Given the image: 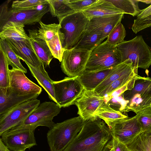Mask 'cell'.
I'll return each instance as SVG.
<instances>
[{
	"label": "cell",
	"mask_w": 151,
	"mask_h": 151,
	"mask_svg": "<svg viewBox=\"0 0 151 151\" xmlns=\"http://www.w3.org/2000/svg\"><path fill=\"white\" fill-rule=\"evenodd\" d=\"M110 129L98 117L84 121L79 132L63 151H102L111 139Z\"/></svg>",
	"instance_id": "1"
},
{
	"label": "cell",
	"mask_w": 151,
	"mask_h": 151,
	"mask_svg": "<svg viewBox=\"0 0 151 151\" xmlns=\"http://www.w3.org/2000/svg\"><path fill=\"white\" fill-rule=\"evenodd\" d=\"M84 122L79 116L55 124L47 133L50 151H63L79 132Z\"/></svg>",
	"instance_id": "2"
},
{
	"label": "cell",
	"mask_w": 151,
	"mask_h": 151,
	"mask_svg": "<svg viewBox=\"0 0 151 151\" xmlns=\"http://www.w3.org/2000/svg\"><path fill=\"white\" fill-rule=\"evenodd\" d=\"M122 62L130 60L134 68L147 69L151 65V49L141 35L116 46Z\"/></svg>",
	"instance_id": "3"
},
{
	"label": "cell",
	"mask_w": 151,
	"mask_h": 151,
	"mask_svg": "<svg viewBox=\"0 0 151 151\" xmlns=\"http://www.w3.org/2000/svg\"><path fill=\"white\" fill-rule=\"evenodd\" d=\"M89 19L82 12H74L58 19L64 35L65 50L76 46L86 31Z\"/></svg>",
	"instance_id": "4"
},
{
	"label": "cell",
	"mask_w": 151,
	"mask_h": 151,
	"mask_svg": "<svg viewBox=\"0 0 151 151\" xmlns=\"http://www.w3.org/2000/svg\"><path fill=\"white\" fill-rule=\"evenodd\" d=\"M122 62L116 46L106 40L93 50L87 63V71H96L113 67Z\"/></svg>",
	"instance_id": "5"
},
{
	"label": "cell",
	"mask_w": 151,
	"mask_h": 151,
	"mask_svg": "<svg viewBox=\"0 0 151 151\" xmlns=\"http://www.w3.org/2000/svg\"><path fill=\"white\" fill-rule=\"evenodd\" d=\"M60 109L54 102H44L40 104L25 120L10 129L27 128L36 129L39 126L50 129L55 124L53 119L60 113Z\"/></svg>",
	"instance_id": "6"
},
{
	"label": "cell",
	"mask_w": 151,
	"mask_h": 151,
	"mask_svg": "<svg viewBox=\"0 0 151 151\" xmlns=\"http://www.w3.org/2000/svg\"><path fill=\"white\" fill-rule=\"evenodd\" d=\"M52 83L56 104L60 108L74 104L84 89L78 76L65 77L60 81H53Z\"/></svg>",
	"instance_id": "7"
},
{
	"label": "cell",
	"mask_w": 151,
	"mask_h": 151,
	"mask_svg": "<svg viewBox=\"0 0 151 151\" xmlns=\"http://www.w3.org/2000/svg\"><path fill=\"white\" fill-rule=\"evenodd\" d=\"M10 2L6 1L0 6V29L9 21L20 22L24 25L34 24L41 21L44 15L49 12L48 4L41 9L12 12L8 10Z\"/></svg>",
	"instance_id": "8"
},
{
	"label": "cell",
	"mask_w": 151,
	"mask_h": 151,
	"mask_svg": "<svg viewBox=\"0 0 151 151\" xmlns=\"http://www.w3.org/2000/svg\"><path fill=\"white\" fill-rule=\"evenodd\" d=\"M35 129L27 128L9 130L0 135V139L10 151H25L37 145L34 136Z\"/></svg>",
	"instance_id": "9"
},
{
	"label": "cell",
	"mask_w": 151,
	"mask_h": 151,
	"mask_svg": "<svg viewBox=\"0 0 151 151\" xmlns=\"http://www.w3.org/2000/svg\"><path fill=\"white\" fill-rule=\"evenodd\" d=\"M40 102L37 99L28 100L0 114V135L25 120Z\"/></svg>",
	"instance_id": "10"
},
{
	"label": "cell",
	"mask_w": 151,
	"mask_h": 151,
	"mask_svg": "<svg viewBox=\"0 0 151 151\" xmlns=\"http://www.w3.org/2000/svg\"><path fill=\"white\" fill-rule=\"evenodd\" d=\"M91 52L75 48L65 50L60 65L63 72L69 77L80 75L85 70Z\"/></svg>",
	"instance_id": "11"
},
{
	"label": "cell",
	"mask_w": 151,
	"mask_h": 151,
	"mask_svg": "<svg viewBox=\"0 0 151 151\" xmlns=\"http://www.w3.org/2000/svg\"><path fill=\"white\" fill-rule=\"evenodd\" d=\"M139 114L114 122L110 129L112 137L127 146L143 132L139 120Z\"/></svg>",
	"instance_id": "12"
},
{
	"label": "cell",
	"mask_w": 151,
	"mask_h": 151,
	"mask_svg": "<svg viewBox=\"0 0 151 151\" xmlns=\"http://www.w3.org/2000/svg\"><path fill=\"white\" fill-rule=\"evenodd\" d=\"M104 99V96H100L93 90L84 89L74 103L78 109V114L84 121L96 117L94 113Z\"/></svg>",
	"instance_id": "13"
},
{
	"label": "cell",
	"mask_w": 151,
	"mask_h": 151,
	"mask_svg": "<svg viewBox=\"0 0 151 151\" xmlns=\"http://www.w3.org/2000/svg\"><path fill=\"white\" fill-rule=\"evenodd\" d=\"M9 87L13 92L19 95H39L42 91V88L28 78L22 71L12 68L9 70Z\"/></svg>",
	"instance_id": "14"
},
{
	"label": "cell",
	"mask_w": 151,
	"mask_h": 151,
	"mask_svg": "<svg viewBox=\"0 0 151 151\" xmlns=\"http://www.w3.org/2000/svg\"><path fill=\"white\" fill-rule=\"evenodd\" d=\"M124 14L90 18L86 32L102 34L106 38L112 30L121 23Z\"/></svg>",
	"instance_id": "15"
},
{
	"label": "cell",
	"mask_w": 151,
	"mask_h": 151,
	"mask_svg": "<svg viewBox=\"0 0 151 151\" xmlns=\"http://www.w3.org/2000/svg\"><path fill=\"white\" fill-rule=\"evenodd\" d=\"M39 95L37 94L19 95L13 92L9 87H0V114L25 101L36 99Z\"/></svg>",
	"instance_id": "16"
},
{
	"label": "cell",
	"mask_w": 151,
	"mask_h": 151,
	"mask_svg": "<svg viewBox=\"0 0 151 151\" xmlns=\"http://www.w3.org/2000/svg\"><path fill=\"white\" fill-rule=\"evenodd\" d=\"M24 27V25L21 23L8 22L0 29V39H8L23 42L33 50L29 42L30 38L26 33Z\"/></svg>",
	"instance_id": "17"
},
{
	"label": "cell",
	"mask_w": 151,
	"mask_h": 151,
	"mask_svg": "<svg viewBox=\"0 0 151 151\" xmlns=\"http://www.w3.org/2000/svg\"><path fill=\"white\" fill-rule=\"evenodd\" d=\"M137 69L134 68L130 60H126L113 68L105 79L93 90L94 92L100 94L119 78Z\"/></svg>",
	"instance_id": "18"
},
{
	"label": "cell",
	"mask_w": 151,
	"mask_h": 151,
	"mask_svg": "<svg viewBox=\"0 0 151 151\" xmlns=\"http://www.w3.org/2000/svg\"><path fill=\"white\" fill-rule=\"evenodd\" d=\"M5 40L20 59L26 63L35 67L43 64L33 50L24 42L8 39Z\"/></svg>",
	"instance_id": "19"
},
{
	"label": "cell",
	"mask_w": 151,
	"mask_h": 151,
	"mask_svg": "<svg viewBox=\"0 0 151 151\" xmlns=\"http://www.w3.org/2000/svg\"><path fill=\"white\" fill-rule=\"evenodd\" d=\"M28 31L29 42L33 51L46 67H49L53 57L46 42L38 37L35 29Z\"/></svg>",
	"instance_id": "20"
},
{
	"label": "cell",
	"mask_w": 151,
	"mask_h": 151,
	"mask_svg": "<svg viewBox=\"0 0 151 151\" xmlns=\"http://www.w3.org/2000/svg\"><path fill=\"white\" fill-rule=\"evenodd\" d=\"M83 12L88 18L112 16L124 13L108 0H99Z\"/></svg>",
	"instance_id": "21"
},
{
	"label": "cell",
	"mask_w": 151,
	"mask_h": 151,
	"mask_svg": "<svg viewBox=\"0 0 151 151\" xmlns=\"http://www.w3.org/2000/svg\"><path fill=\"white\" fill-rule=\"evenodd\" d=\"M32 75L47 93L49 98L56 103L52 80L45 70L43 64L38 67H34L26 63Z\"/></svg>",
	"instance_id": "22"
},
{
	"label": "cell",
	"mask_w": 151,
	"mask_h": 151,
	"mask_svg": "<svg viewBox=\"0 0 151 151\" xmlns=\"http://www.w3.org/2000/svg\"><path fill=\"white\" fill-rule=\"evenodd\" d=\"M113 67L96 71L84 70L78 76L84 89L93 90L105 79Z\"/></svg>",
	"instance_id": "23"
},
{
	"label": "cell",
	"mask_w": 151,
	"mask_h": 151,
	"mask_svg": "<svg viewBox=\"0 0 151 151\" xmlns=\"http://www.w3.org/2000/svg\"><path fill=\"white\" fill-rule=\"evenodd\" d=\"M94 116L103 120L110 129L114 122L128 117L122 112L113 109L104 101L96 111Z\"/></svg>",
	"instance_id": "24"
},
{
	"label": "cell",
	"mask_w": 151,
	"mask_h": 151,
	"mask_svg": "<svg viewBox=\"0 0 151 151\" xmlns=\"http://www.w3.org/2000/svg\"><path fill=\"white\" fill-rule=\"evenodd\" d=\"M126 112L132 111L136 114L139 112L150 107L151 90L135 94L129 101Z\"/></svg>",
	"instance_id": "25"
},
{
	"label": "cell",
	"mask_w": 151,
	"mask_h": 151,
	"mask_svg": "<svg viewBox=\"0 0 151 151\" xmlns=\"http://www.w3.org/2000/svg\"><path fill=\"white\" fill-rule=\"evenodd\" d=\"M106 38L101 34L85 32L75 48L91 52L99 45Z\"/></svg>",
	"instance_id": "26"
},
{
	"label": "cell",
	"mask_w": 151,
	"mask_h": 151,
	"mask_svg": "<svg viewBox=\"0 0 151 151\" xmlns=\"http://www.w3.org/2000/svg\"><path fill=\"white\" fill-rule=\"evenodd\" d=\"M47 1L51 14L58 19L75 12L69 5V0H47Z\"/></svg>",
	"instance_id": "27"
},
{
	"label": "cell",
	"mask_w": 151,
	"mask_h": 151,
	"mask_svg": "<svg viewBox=\"0 0 151 151\" xmlns=\"http://www.w3.org/2000/svg\"><path fill=\"white\" fill-rule=\"evenodd\" d=\"M151 90V78L137 75L132 88L126 91L122 95L125 100L129 101L135 94Z\"/></svg>",
	"instance_id": "28"
},
{
	"label": "cell",
	"mask_w": 151,
	"mask_h": 151,
	"mask_svg": "<svg viewBox=\"0 0 151 151\" xmlns=\"http://www.w3.org/2000/svg\"><path fill=\"white\" fill-rule=\"evenodd\" d=\"M40 26L37 30H35L37 36L40 39L46 42L48 41L57 34H63L61 32V27L59 24L53 23L45 24L40 21Z\"/></svg>",
	"instance_id": "29"
},
{
	"label": "cell",
	"mask_w": 151,
	"mask_h": 151,
	"mask_svg": "<svg viewBox=\"0 0 151 151\" xmlns=\"http://www.w3.org/2000/svg\"><path fill=\"white\" fill-rule=\"evenodd\" d=\"M151 27V4L141 10L139 13L134 20L132 29L136 34L139 32Z\"/></svg>",
	"instance_id": "30"
},
{
	"label": "cell",
	"mask_w": 151,
	"mask_h": 151,
	"mask_svg": "<svg viewBox=\"0 0 151 151\" xmlns=\"http://www.w3.org/2000/svg\"><path fill=\"white\" fill-rule=\"evenodd\" d=\"M0 48L5 53L8 59L9 65L12 66V68L19 69L25 73H27V70L22 65L20 59L5 40L0 39Z\"/></svg>",
	"instance_id": "31"
},
{
	"label": "cell",
	"mask_w": 151,
	"mask_h": 151,
	"mask_svg": "<svg viewBox=\"0 0 151 151\" xmlns=\"http://www.w3.org/2000/svg\"><path fill=\"white\" fill-rule=\"evenodd\" d=\"M115 7L122 11L124 14L133 17L137 16L140 12L138 0H108Z\"/></svg>",
	"instance_id": "32"
},
{
	"label": "cell",
	"mask_w": 151,
	"mask_h": 151,
	"mask_svg": "<svg viewBox=\"0 0 151 151\" xmlns=\"http://www.w3.org/2000/svg\"><path fill=\"white\" fill-rule=\"evenodd\" d=\"M64 35L58 33L50 40L46 41L53 57L61 62L65 50L63 47Z\"/></svg>",
	"instance_id": "33"
},
{
	"label": "cell",
	"mask_w": 151,
	"mask_h": 151,
	"mask_svg": "<svg viewBox=\"0 0 151 151\" xmlns=\"http://www.w3.org/2000/svg\"><path fill=\"white\" fill-rule=\"evenodd\" d=\"M127 146L130 151H150L151 134L142 132Z\"/></svg>",
	"instance_id": "34"
},
{
	"label": "cell",
	"mask_w": 151,
	"mask_h": 151,
	"mask_svg": "<svg viewBox=\"0 0 151 151\" xmlns=\"http://www.w3.org/2000/svg\"><path fill=\"white\" fill-rule=\"evenodd\" d=\"M48 4L47 0H16L13 1L11 9L9 10L12 12L36 9L38 7Z\"/></svg>",
	"instance_id": "35"
},
{
	"label": "cell",
	"mask_w": 151,
	"mask_h": 151,
	"mask_svg": "<svg viewBox=\"0 0 151 151\" xmlns=\"http://www.w3.org/2000/svg\"><path fill=\"white\" fill-rule=\"evenodd\" d=\"M9 64L5 53L0 48V87L9 86Z\"/></svg>",
	"instance_id": "36"
},
{
	"label": "cell",
	"mask_w": 151,
	"mask_h": 151,
	"mask_svg": "<svg viewBox=\"0 0 151 151\" xmlns=\"http://www.w3.org/2000/svg\"><path fill=\"white\" fill-rule=\"evenodd\" d=\"M137 70H136L121 76L112 82L99 95L104 96L123 86L137 75Z\"/></svg>",
	"instance_id": "37"
},
{
	"label": "cell",
	"mask_w": 151,
	"mask_h": 151,
	"mask_svg": "<svg viewBox=\"0 0 151 151\" xmlns=\"http://www.w3.org/2000/svg\"><path fill=\"white\" fill-rule=\"evenodd\" d=\"M126 35L125 28L123 24L120 23L112 30L106 41L109 44L117 46L124 41Z\"/></svg>",
	"instance_id": "38"
},
{
	"label": "cell",
	"mask_w": 151,
	"mask_h": 151,
	"mask_svg": "<svg viewBox=\"0 0 151 151\" xmlns=\"http://www.w3.org/2000/svg\"><path fill=\"white\" fill-rule=\"evenodd\" d=\"M137 113L139 114V120L143 132L151 134V107L145 109Z\"/></svg>",
	"instance_id": "39"
},
{
	"label": "cell",
	"mask_w": 151,
	"mask_h": 151,
	"mask_svg": "<svg viewBox=\"0 0 151 151\" xmlns=\"http://www.w3.org/2000/svg\"><path fill=\"white\" fill-rule=\"evenodd\" d=\"M99 0H69L68 4L75 12H83L89 8Z\"/></svg>",
	"instance_id": "40"
},
{
	"label": "cell",
	"mask_w": 151,
	"mask_h": 151,
	"mask_svg": "<svg viewBox=\"0 0 151 151\" xmlns=\"http://www.w3.org/2000/svg\"><path fill=\"white\" fill-rule=\"evenodd\" d=\"M129 101L125 100L122 94L110 99L106 104L113 109L121 112H126Z\"/></svg>",
	"instance_id": "41"
},
{
	"label": "cell",
	"mask_w": 151,
	"mask_h": 151,
	"mask_svg": "<svg viewBox=\"0 0 151 151\" xmlns=\"http://www.w3.org/2000/svg\"><path fill=\"white\" fill-rule=\"evenodd\" d=\"M102 151H130L127 146L116 138L112 137L104 147Z\"/></svg>",
	"instance_id": "42"
},
{
	"label": "cell",
	"mask_w": 151,
	"mask_h": 151,
	"mask_svg": "<svg viewBox=\"0 0 151 151\" xmlns=\"http://www.w3.org/2000/svg\"><path fill=\"white\" fill-rule=\"evenodd\" d=\"M137 76V75H136L123 86L115 90L110 94L105 96L104 102L106 103L111 99L119 96L126 91L131 90L134 86Z\"/></svg>",
	"instance_id": "43"
},
{
	"label": "cell",
	"mask_w": 151,
	"mask_h": 151,
	"mask_svg": "<svg viewBox=\"0 0 151 151\" xmlns=\"http://www.w3.org/2000/svg\"><path fill=\"white\" fill-rule=\"evenodd\" d=\"M8 150L0 139V151H8Z\"/></svg>",
	"instance_id": "44"
},
{
	"label": "cell",
	"mask_w": 151,
	"mask_h": 151,
	"mask_svg": "<svg viewBox=\"0 0 151 151\" xmlns=\"http://www.w3.org/2000/svg\"><path fill=\"white\" fill-rule=\"evenodd\" d=\"M139 1V2H141L144 3H145L147 4H151V0H138Z\"/></svg>",
	"instance_id": "45"
},
{
	"label": "cell",
	"mask_w": 151,
	"mask_h": 151,
	"mask_svg": "<svg viewBox=\"0 0 151 151\" xmlns=\"http://www.w3.org/2000/svg\"><path fill=\"white\" fill-rule=\"evenodd\" d=\"M150 151H151V147Z\"/></svg>",
	"instance_id": "46"
},
{
	"label": "cell",
	"mask_w": 151,
	"mask_h": 151,
	"mask_svg": "<svg viewBox=\"0 0 151 151\" xmlns=\"http://www.w3.org/2000/svg\"><path fill=\"white\" fill-rule=\"evenodd\" d=\"M8 151H10V150H8Z\"/></svg>",
	"instance_id": "47"
},
{
	"label": "cell",
	"mask_w": 151,
	"mask_h": 151,
	"mask_svg": "<svg viewBox=\"0 0 151 151\" xmlns=\"http://www.w3.org/2000/svg\"><path fill=\"white\" fill-rule=\"evenodd\" d=\"M150 107H151V106H150Z\"/></svg>",
	"instance_id": "48"
}]
</instances>
